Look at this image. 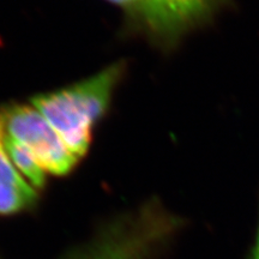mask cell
I'll return each instance as SVG.
<instances>
[{"instance_id": "6da1fadb", "label": "cell", "mask_w": 259, "mask_h": 259, "mask_svg": "<svg viewBox=\"0 0 259 259\" xmlns=\"http://www.w3.org/2000/svg\"><path fill=\"white\" fill-rule=\"evenodd\" d=\"M122 72L124 65L113 64L67 88L32 97L30 103L80 158L92 143L94 127L108 111Z\"/></svg>"}, {"instance_id": "7a4b0ae2", "label": "cell", "mask_w": 259, "mask_h": 259, "mask_svg": "<svg viewBox=\"0 0 259 259\" xmlns=\"http://www.w3.org/2000/svg\"><path fill=\"white\" fill-rule=\"evenodd\" d=\"M179 220L161 203H145L113 220L84 247L65 259H154L177 231Z\"/></svg>"}, {"instance_id": "3957f363", "label": "cell", "mask_w": 259, "mask_h": 259, "mask_svg": "<svg viewBox=\"0 0 259 259\" xmlns=\"http://www.w3.org/2000/svg\"><path fill=\"white\" fill-rule=\"evenodd\" d=\"M0 120L6 137L27 148L47 174H69L79 161L31 103L0 109Z\"/></svg>"}, {"instance_id": "277c9868", "label": "cell", "mask_w": 259, "mask_h": 259, "mask_svg": "<svg viewBox=\"0 0 259 259\" xmlns=\"http://www.w3.org/2000/svg\"><path fill=\"white\" fill-rule=\"evenodd\" d=\"M223 0H139L128 23L160 46H171Z\"/></svg>"}, {"instance_id": "5b68a950", "label": "cell", "mask_w": 259, "mask_h": 259, "mask_svg": "<svg viewBox=\"0 0 259 259\" xmlns=\"http://www.w3.org/2000/svg\"><path fill=\"white\" fill-rule=\"evenodd\" d=\"M37 192L12 163L0 120V215H15L31 209L37 202Z\"/></svg>"}, {"instance_id": "8992f818", "label": "cell", "mask_w": 259, "mask_h": 259, "mask_svg": "<svg viewBox=\"0 0 259 259\" xmlns=\"http://www.w3.org/2000/svg\"><path fill=\"white\" fill-rule=\"evenodd\" d=\"M3 136H4L6 151H8L12 163L35 190H41L46 184V170L42 168L36 157L27 148L12 138L6 137L4 131H3Z\"/></svg>"}, {"instance_id": "52a82bcc", "label": "cell", "mask_w": 259, "mask_h": 259, "mask_svg": "<svg viewBox=\"0 0 259 259\" xmlns=\"http://www.w3.org/2000/svg\"><path fill=\"white\" fill-rule=\"evenodd\" d=\"M107 2L112 3L116 6H119L125 14V18L127 19V22L132 18V16L135 15L136 10H137L139 0H107Z\"/></svg>"}, {"instance_id": "ba28073f", "label": "cell", "mask_w": 259, "mask_h": 259, "mask_svg": "<svg viewBox=\"0 0 259 259\" xmlns=\"http://www.w3.org/2000/svg\"><path fill=\"white\" fill-rule=\"evenodd\" d=\"M251 259H259V229H258L257 240H255V245L253 248V253L251 255Z\"/></svg>"}]
</instances>
